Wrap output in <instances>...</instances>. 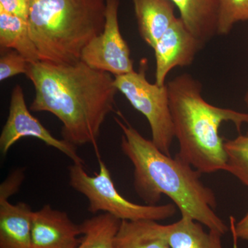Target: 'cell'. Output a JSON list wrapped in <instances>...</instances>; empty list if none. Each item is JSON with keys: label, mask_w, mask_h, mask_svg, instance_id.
<instances>
[{"label": "cell", "mask_w": 248, "mask_h": 248, "mask_svg": "<svg viewBox=\"0 0 248 248\" xmlns=\"http://www.w3.org/2000/svg\"><path fill=\"white\" fill-rule=\"evenodd\" d=\"M147 68L148 61L142 60L138 71L115 77V85L134 108L146 117L155 146L171 156L174 132L167 85L159 86L149 82Z\"/></svg>", "instance_id": "6"}, {"label": "cell", "mask_w": 248, "mask_h": 248, "mask_svg": "<svg viewBox=\"0 0 248 248\" xmlns=\"http://www.w3.org/2000/svg\"><path fill=\"white\" fill-rule=\"evenodd\" d=\"M120 0H107L104 30L83 50L81 60L94 68L114 77L135 71L130 48L121 33L119 24Z\"/></svg>", "instance_id": "7"}, {"label": "cell", "mask_w": 248, "mask_h": 248, "mask_svg": "<svg viewBox=\"0 0 248 248\" xmlns=\"http://www.w3.org/2000/svg\"><path fill=\"white\" fill-rule=\"evenodd\" d=\"M31 0H0V11L28 20Z\"/></svg>", "instance_id": "21"}, {"label": "cell", "mask_w": 248, "mask_h": 248, "mask_svg": "<svg viewBox=\"0 0 248 248\" xmlns=\"http://www.w3.org/2000/svg\"><path fill=\"white\" fill-rule=\"evenodd\" d=\"M226 172L231 173L248 187V133L225 141Z\"/></svg>", "instance_id": "18"}, {"label": "cell", "mask_w": 248, "mask_h": 248, "mask_svg": "<svg viewBox=\"0 0 248 248\" xmlns=\"http://www.w3.org/2000/svg\"><path fill=\"white\" fill-rule=\"evenodd\" d=\"M99 172L91 176L84 166L74 164L69 166V184L89 201L91 213H108L121 221H160L174 216L177 206L174 203L165 205H140L133 203L121 195L116 188L110 170L99 159Z\"/></svg>", "instance_id": "5"}, {"label": "cell", "mask_w": 248, "mask_h": 248, "mask_svg": "<svg viewBox=\"0 0 248 248\" xmlns=\"http://www.w3.org/2000/svg\"><path fill=\"white\" fill-rule=\"evenodd\" d=\"M24 173L16 170L1 184L0 187V200H8L9 197L16 193L24 179Z\"/></svg>", "instance_id": "22"}, {"label": "cell", "mask_w": 248, "mask_h": 248, "mask_svg": "<svg viewBox=\"0 0 248 248\" xmlns=\"http://www.w3.org/2000/svg\"><path fill=\"white\" fill-rule=\"evenodd\" d=\"M29 62L21 54L13 49L1 50L0 80L13 78L19 74H27Z\"/></svg>", "instance_id": "20"}, {"label": "cell", "mask_w": 248, "mask_h": 248, "mask_svg": "<svg viewBox=\"0 0 248 248\" xmlns=\"http://www.w3.org/2000/svg\"><path fill=\"white\" fill-rule=\"evenodd\" d=\"M186 28L204 45L217 35L219 0H171Z\"/></svg>", "instance_id": "13"}, {"label": "cell", "mask_w": 248, "mask_h": 248, "mask_svg": "<svg viewBox=\"0 0 248 248\" xmlns=\"http://www.w3.org/2000/svg\"><path fill=\"white\" fill-rule=\"evenodd\" d=\"M244 100L245 102H246V106H247L248 108V90L247 93H246V95H245Z\"/></svg>", "instance_id": "24"}, {"label": "cell", "mask_w": 248, "mask_h": 248, "mask_svg": "<svg viewBox=\"0 0 248 248\" xmlns=\"http://www.w3.org/2000/svg\"><path fill=\"white\" fill-rule=\"evenodd\" d=\"M115 248H171L164 225L155 221H122Z\"/></svg>", "instance_id": "15"}, {"label": "cell", "mask_w": 248, "mask_h": 248, "mask_svg": "<svg viewBox=\"0 0 248 248\" xmlns=\"http://www.w3.org/2000/svg\"><path fill=\"white\" fill-rule=\"evenodd\" d=\"M232 232L235 239L248 241V212L236 224L232 225Z\"/></svg>", "instance_id": "23"}, {"label": "cell", "mask_w": 248, "mask_h": 248, "mask_svg": "<svg viewBox=\"0 0 248 248\" xmlns=\"http://www.w3.org/2000/svg\"><path fill=\"white\" fill-rule=\"evenodd\" d=\"M33 212L24 202L0 200V248H31Z\"/></svg>", "instance_id": "11"}, {"label": "cell", "mask_w": 248, "mask_h": 248, "mask_svg": "<svg viewBox=\"0 0 248 248\" xmlns=\"http://www.w3.org/2000/svg\"><path fill=\"white\" fill-rule=\"evenodd\" d=\"M0 48L16 50L29 63L40 62L37 49L31 39L28 20L1 11Z\"/></svg>", "instance_id": "16"}, {"label": "cell", "mask_w": 248, "mask_h": 248, "mask_svg": "<svg viewBox=\"0 0 248 248\" xmlns=\"http://www.w3.org/2000/svg\"><path fill=\"white\" fill-rule=\"evenodd\" d=\"M115 117L122 129L121 148L134 167V187L147 205H157L163 195L169 197L187 217L208 230L226 234L228 227L217 215L216 196L201 180L202 173L176 155L164 154L122 117Z\"/></svg>", "instance_id": "2"}, {"label": "cell", "mask_w": 248, "mask_h": 248, "mask_svg": "<svg viewBox=\"0 0 248 248\" xmlns=\"http://www.w3.org/2000/svg\"><path fill=\"white\" fill-rule=\"evenodd\" d=\"M166 239L171 248H224L223 235L205 231L202 223L187 217L171 224L164 225Z\"/></svg>", "instance_id": "14"}, {"label": "cell", "mask_w": 248, "mask_h": 248, "mask_svg": "<svg viewBox=\"0 0 248 248\" xmlns=\"http://www.w3.org/2000/svg\"><path fill=\"white\" fill-rule=\"evenodd\" d=\"M203 45L177 17L159 39L154 49L156 71L155 84L165 86L166 77L176 67L192 64L196 55Z\"/></svg>", "instance_id": "9"}, {"label": "cell", "mask_w": 248, "mask_h": 248, "mask_svg": "<svg viewBox=\"0 0 248 248\" xmlns=\"http://www.w3.org/2000/svg\"><path fill=\"white\" fill-rule=\"evenodd\" d=\"M107 0H31L28 23L40 62L73 64L104 30Z\"/></svg>", "instance_id": "4"}, {"label": "cell", "mask_w": 248, "mask_h": 248, "mask_svg": "<svg viewBox=\"0 0 248 248\" xmlns=\"http://www.w3.org/2000/svg\"><path fill=\"white\" fill-rule=\"evenodd\" d=\"M121 220L103 213L84 220L81 224V242L77 248H115L114 242Z\"/></svg>", "instance_id": "17"}, {"label": "cell", "mask_w": 248, "mask_h": 248, "mask_svg": "<svg viewBox=\"0 0 248 248\" xmlns=\"http://www.w3.org/2000/svg\"><path fill=\"white\" fill-rule=\"evenodd\" d=\"M167 87L177 156L202 174L226 171V140L220 136V127L231 122L240 132L243 124H248V113L209 104L200 81L186 73L170 81Z\"/></svg>", "instance_id": "3"}, {"label": "cell", "mask_w": 248, "mask_h": 248, "mask_svg": "<svg viewBox=\"0 0 248 248\" xmlns=\"http://www.w3.org/2000/svg\"><path fill=\"white\" fill-rule=\"evenodd\" d=\"M26 76L35 92L30 110L58 117L63 124V140L97 148L102 124L115 108V77L81 60L73 64L30 63Z\"/></svg>", "instance_id": "1"}, {"label": "cell", "mask_w": 248, "mask_h": 248, "mask_svg": "<svg viewBox=\"0 0 248 248\" xmlns=\"http://www.w3.org/2000/svg\"><path fill=\"white\" fill-rule=\"evenodd\" d=\"M81 228L65 212L44 205L33 212L31 248H77L81 242Z\"/></svg>", "instance_id": "10"}, {"label": "cell", "mask_w": 248, "mask_h": 248, "mask_svg": "<svg viewBox=\"0 0 248 248\" xmlns=\"http://www.w3.org/2000/svg\"><path fill=\"white\" fill-rule=\"evenodd\" d=\"M24 138L38 139L47 146L66 155L74 164L84 165V160L77 153L76 146L66 140L55 138L40 121L31 115L22 87L16 85L11 94L9 116L0 135L1 154L6 156L10 148Z\"/></svg>", "instance_id": "8"}, {"label": "cell", "mask_w": 248, "mask_h": 248, "mask_svg": "<svg viewBox=\"0 0 248 248\" xmlns=\"http://www.w3.org/2000/svg\"><path fill=\"white\" fill-rule=\"evenodd\" d=\"M248 21V0H219L217 35H228L233 26Z\"/></svg>", "instance_id": "19"}, {"label": "cell", "mask_w": 248, "mask_h": 248, "mask_svg": "<svg viewBox=\"0 0 248 248\" xmlns=\"http://www.w3.org/2000/svg\"><path fill=\"white\" fill-rule=\"evenodd\" d=\"M139 32L154 48L159 39L175 20V5L171 0H133Z\"/></svg>", "instance_id": "12"}]
</instances>
